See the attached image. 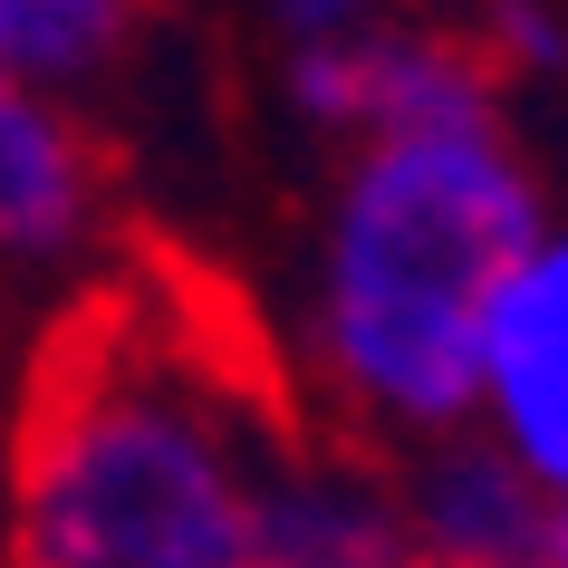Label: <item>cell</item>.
<instances>
[{
    "label": "cell",
    "mask_w": 568,
    "mask_h": 568,
    "mask_svg": "<svg viewBox=\"0 0 568 568\" xmlns=\"http://www.w3.org/2000/svg\"><path fill=\"white\" fill-rule=\"evenodd\" d=\"M491 39H347V49H308L300 97L318 116L347 125H395V135H481L491 88H501Z\"/></svg>",
    "instance_id": "277c9868"
},
{
    "label": "cell",
    "mask_w": 568,
    "mask_h": 568,
    "mask_svg": "<svg viewBox=\"0 0 568 568\" xmlns=\"http://www.w3.org/2000/svg\"><path fill=\"white\" fill-rule=\"evenodd\" d=\"M135 0H0V68H30V78H68L97 68L125 39Z\"/></svg>",
    "instance_id": "ba28073f"
},
{
    "label": "cell",
    "mask_w": 568,
    "mask_h": 568,
    "mask_svg": "<svg viewBox=\"0 0 568 568\" xmlns=\"http://www.w3.org/2000/svg\"><path fill=\"white\" fill-rule=\"evenodd\" d=\"M97 203V164L49 106L0 78V251H59Z\"/></svg>",
    "instance_id": "52a82bcc"
},
{
    "label": "cell",
    "mask_w": 568,
    "mask_h": 568,
    "mask_svg": "<svg viewBox=\"0 0 568 568\" xmlns=\"http://www.w3.org/2000/svg\"><path fill=\"white\" fill-rule=\"evenodd\" d=\"M280 10H290L300 30H337V20H347V10H366V0H280Z\"/></svg>",
    "instance_id": "9c48e42d"
},
{
    "label": "cell",
    "mask_w": 568,
    "mask_h": 568,
    "mask_svg": "<svg viewBox=\"0 0 568 568\" xmlns=\"http://www.w3.org/2000/svg\"><path fill=\"white\" fill-rule=\"evenodd\" d=\"M530 261V183L491 135H386L347 183L328 366L366 405L453 424L481 395V318Z\"/></svg>",
    "instance_id": "7a4b0ae2"
},
{
    "label": "cell",
    "mask_w": 568,
    "mask_h": 568,
    "mask_svg": "<svg viewBox=\"0 0 568 568\" xmlns=\"http://www.w3.org/2000/svg\"><path fill=\"white\" fill-rule=\"evenodd\" d=\"M481 386L501 405L510 444L549 491H568V251L510 270L481 318Z\"/></svg>",
    "instance_id": "8992f818"
},
{
    "label": "cell",
    "mask_w": 568,
    "mask_h": 568,
    "mask_svg": "<svg viewBox=\"0 0 568 568\" xmlns=\"http://www.w3.org/2000/svg\"><path fill=\"white\" fill-rule=\"evenodd\" d=\"M308 405L261 308L135 241L39 337L10 415V568H251V501Z\"/></svg>",
    "instance_id": "6da1fadb"
},
{
    "label": "cell",
    "mask_w": 568,
    "mask_h": 568,
    "mask_svg": "<svg viewBox=\"0 0 568 568\" xmlns=\"http://www.w3.org/2000/svg\"><path fill=\"white\" fill-rule=\"evenodd\" d=\"M424 568H568V491L491 444H444L405 501Z\"/></svg>",
    "instance_id": "5b68a950"
},
{
    "label": "cell",
    "mask_w": 568,
    "mask_h": 568,
    "mask_svg": "<svg viewBox=\"0 0 568 568\" xmlns=\"http://www.w3.org/2000/svg\"><path fill=\"white\" fill-rule=\"evenodd\" d=\"M251 568H424L386 473L347 434H290L251 501Z\"/></svg>",
    "instance_id": "3957f363"
}]
</instances>
